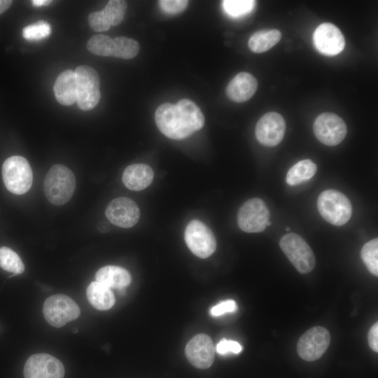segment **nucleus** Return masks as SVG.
<instances>
[{
    "instance_id": "1",
    "label": "nucleus",
    "mask_w": 378,
    "mask_h": 378,
    "mask_svg": "<svg viewBox=\"0 0 378 378\" xmlns=\"http://www.w3.org/2000/svg\"><path fill=\"white\" fill-rule=\"evenodd\" d=\"M159 130L169 139L179 140L188 137L204 125L200 108L191 100L183 99L176 104L164 103L155 113Z\"/></svg>"
},
{
    "instance_id": "2",
    "label": "nucleus",
    "mask_w": 378,
    "mask_h": 378,
    "mask_svg": "<svg viewBox=\"0 0 378 378\" xmlns=\"http://www.w3.org/2000/svg\"><path fill=\"white\" fill-rule=\"evenodd\" d=\"M48 200L55 205L66 204L74 195L76 178L73 172L63 164H55L46 174L43 183Z\"/></svg>"
},
{
    "instance_id": "3",
    "label": "nucleus",
    "mask_w": 378,
    "mask_h": 378,
    "mask_svg": "<svg viewBox=\"0 0 378 378\" xmlns=\"http://www.w3.org/2000/svg\"><path fill=\"white\" fill-rule=\"evenodd\" d=\"M317 207L321 216L336 226L346 224L352 214L349 200L341 192L333 189L326 190L319 195Z\"/></svg>"
},
{
    "instance_id": "4",
    "label": "nucleus",
    "mask_w": 378,
    "mask_h": 378,
    "mask_svg": "<svg viewBox=\"0 0 378 378\" xmlns=\"http://www.w3.org/2000/svg\"><path fill=\"white\" fill-rule=\"evenodd\" d=\"M2 177L7 190L15 195L26 193L32 185L31 166L24 158L20 155L11 156L4 161Z\"/></svg>"
},
{
    "instance_id": "5",
    "label": "nucleus",
    "mask_w": 378,
    "mask_h": 378,
    "mask_svg": "<svg viewBox=\"0 0 378 378\" xmlns=\"http://www.w3.org/2000/svg\"><path fill=\"white\" fill-rule=\"evenodd\" d=\"M279 246L298 272L307 274L314 268V254L299 234L292 232L284 235L280 239Z\"/></svg>"
},
{
    "instance_id": "6",
    "label": "nucleus",
    "mask_w": 378,
    "mask_h": 378,
    "mask_svg": "<svg viewBox=\"0 0 378 378\" xmlns=\"http://www.w3.org/2000/svg\"><path fill=\"white\" fill-rule=\"evenodd\" d=\"M74 71L77 83V104L84 111L92 109L101 97L99 75L95 69L87 65L78 66Z\"/></svg>"
},
{
    "instance_id": "7",
    "label": "nucleus",
    "mask_w": 378,
    "mask_h": 378,
    "mask_svg": "<svg viewBox=\"0 0 378 378\" xmlns=\"http://www.w3.org/2000/svg\"><path fill=\"white\" fill-rule=\"evenodd\" d=\"M43 314L50 325L60 328L66 323L76 319L80 314V309L70 297L57 294L50 296L45 300Z\"/></svg>"
},
{
    "instance_id": "8",
    "label": "nucleus",
    "mask_w": 378,
    "mask_h": 378,
    "mask_svg": "<svg viewBox=\"0 0 378 378\" xmlns=\"http://www.w3.org/2000/svg\"><path fill=\"white\" fill-rule=\"evenodd\" d=\"M270 211L260 198H251L240 207L237 215L239 227L248 233L260 232L267 227Z\"/></svg>"
},
{
    "instance_id": "9",
    "label": "nucleus",
    "mask_w": 378,
    "mask_h": 378,
    "mask_svg": "<svg viewBox=\"0 0 378 378\" xmlns=\"http://www.w3.org/2000/svg\"><path fill=\"white\" fill-rule=\"evenodd\" d=\"M184 238L189 249L197 257L206 258L216 251V241L214 234L199 220H192L188 224Z\"/></svg>"
},
{
    "instance_id": "10",
    "label": "nucleus",
    "mask_w": 378,
    "mask_h": 378,
    "mask_svg": "<svg viewBox=\"0 0 378 378\" xmlns=\"http://www.w3.org/2000/svg\"><path fill=\"white\" fill-rule=\"evenodd\" d=\"M330 343L328 330L321 326H315L307 330L299 339L297 344L298 354L307 361L320 358Z\"/></svg>"
},
{
    "instance_id": "11",
    "label": "nucleus",
    "mask_w": 378,
    "mask_h": 378,
    "mask_svg": "<svg viewBox=\"0 0 378 378\" xmlns=\"http://www.w3.org/2000/svg\"><path fill=\"white\" fill-rule=\"evenodd\" d=\"M313 130L317 139L330 146L340 144L347 132L344 121L332 113L318 115L314 120Z\"/></svg>"
},
{
    "instance_id": "12",
    "label": "nucleus",
    "mask_w": 378,
    "mask_h": 378,
    "mask_svg": "<svg viewBox=\"0 0 378 378\" xmlns=\"http://www.w3.org/2000/svg\"><path fill=\"white\" fill-rule=\"evenodd\" d=\"M23 372L24 378H63L64 368L55 357L40 353L27 360Z\"/></svg>"
},
{
    "instance_id": "13",
    "label": "nucleus",
    "mask_w": 378,
    "mask_h": 378,
    "mask_svg": "<svg viewBox=\"0 0 378 378\" xmlns=\"http://www.w3.org/2000/svg\"><path fill=\"white\" fill-rule=\"evenodd\" d=\"M105 214L112 224L128 228L136 224L140 217V211L134 201L121 197L113 200L108 204Z\"/></svg>"
},
{
    "instance_id": "14",
    "label": "nucleus",
    "mask_w": 378,
    "mask_h": 378,
    "mask_svg": "<svg viewBox=\"0 0 378 378\" xmlns=\"http://www.w3.org/2000/svg\"><path fill=\"white\" fill-rule=\"evenodd\" d=\"M286 131V122L278 113L269 112L258 120L255 126V136L263 146H274L284 138Z\"/></svg>"
},
{
    "instance_id": "15",
    "label": "nucleus",
    "mask_w": 378,
    "mask_h": 378,
    "mask_svg": "<svg viewBox=\"0 0 378 378\" xmlns=\"http://www.w3.org/2000/svg\"><path fill=\"white\" fill-rule=\"evenodd\" d=\"M313 41L316 48L328 56L340 53L345 46L344 37L341 31L329 22L317 27L313 34Z\"/></svg>"
},
{
    "instance_id": "16",
    "label": "nucleus",
    "mask_w": 378,
    "mask_h": 378,
    "mask_svg": "<svg viewBox=\"0 0 378 378\" xmlns=\"http://www.w3.org/2000/svg\"><path fill=\"white\" fill-rule=\"evenodd\" d=\"M185 354L192 365L197 368L206 369L214 360L215 347L209 335L199 334L188 342Z\"/></svg>"
},
{
    "instance_id": "17",
    "label": "nucleus",
    "mask_w": 378,
    "mask_h": 378,
    "mask_svg": "<svg viewBox=\"0 0 378 378\" xmlns=\"http://www.w3.org/2000/svg\"><path fill=\"white\" fill-rule=\"evenodd\" d=\"M258 88L255 77L247 72L237 74L229 83L226 93L227 97L236 102H244L251 99Z\"/></svg>"
},
{
    "instance_id": "18",
    "label": "nucleus",
    "mask_w": 378,
    "mask_h": 378,
    "mask_svg": "<svg viewBox=\"0 0 378 378\" xmlns=\"http://www.w3.org/2000/svg\"><path fill=\"white\" fill-rule=\"evenodd\" d=\"M153 176L154 173L150 166L146 164H133L125 169L122 181L128 189L139 191L151 183Z\"/></svg>"
},
{
    "instance_id": "19",
    "label": "nucleus",
    "mask_w": 378,
    "mask_h": 378,
    "mask_svg": "<svg viewBox=\"0 0 378 378\" xmlns=\"http://www.w3.org/2000/svg\"><path fill=\"white\" fill-rule=\"evenodd\" d=\"M54 92L57 102L64 106L76 102L77 83L75 71L71 69L62 72L54 84Z\"/></svg>"
},
{
    "instance_id": "20",
    "label": "nucleus",
    "mask_w": 378,
    "mask_h": 378,
    "mask_svg": "<svg viewBox=\"0 0 378 378\" xmlns=\"http://www.w3.org/2000/svg\"><path fill=\"white\" fill-rule=\"evenodd\" d=\"M96 281L110 288H125L131 281V276L125 269L113 265L100 268L95 275Z\"/></svg>"
},
{
    "instance_id": "21",
    "label": "nucleus",
    "mask_w": 378,
    "mask_h": 378,
    "mask_svg": "<svg viewBox=\"0 0 378 378\" xmlns=\"http://www.w3.org/2000/svg\"><path fill=\"white\" fill-rule=\"evenodd\" d=\"M86 294L90 303L98 310H108L115 304V296L111 288L97 281L90 284Z\"/></svg>"
},
{
    "instance_id": "22",
    "label": "nucleus",
    "mask_w": 378,
    "mask_h": 378,
    "mask_svg": "<svg viewBox=\"0 0 378 378\" xmlns=\"http://www.w3.org/2000/svg\"><path fill=\"white\" fill-rule=\"evenodd\" d=\"M281 38V33L277 29L260 30L251 36L248 46L252 52L261 53L274 46Z\"/></svg>"
},
{
    "instance_id": "23",
    "label": "nucleus",
    "mask_w": 378,
    "mask_h": 378,
    "mask_svg": "<svg viewBox=\"0 0 378 378\" xmlns=\"http://www.w3.org/2000/svg\"><path fill=\"white\" fill-rule=\"evenodd\" d=\"M317 171L316 164L311 160L298 162L288 172L286 181L290 186H297L311 179Z\"/></svg>"
},
{
    "instance_id": "24",
    "label": "nucleus",
    "mask_w": 378,
    "mask_h": 378,
    "mask_svg": "<svg viewBox=\"0 0 378 378\" xmlns=\"http://www.w3.org/2000/svg\"><path fill=\"white\" fill-rule=\"evenodd\" d=\"M113 50L112 57L132 59L139 51V44L133 38L125 36H118L113 38Z\"/></svg>"
},
{
    "instance_id": "25",
    "label": "nucleus",
    "mask_w": 378,
    "mask_h": 378,
    "mask_svg": "<svg viewBox=\"0 0 378 378\" xmlns=\"http://www.w3.org/2000/svg\"><path fill=\"white\" fill-rule=\"evenodd\" d=\"M0 267L15 275L22 273L24 265L20 256L10 248H0Z\"/></svg>"
},
{
    "instance_id": "26",
    "label": "nucleus",
    "mask_w": 378,
    "mask_h": 378,
    "mask_svg": "<svg viewBox=\"0 0 378 378\" xmlns=\"http://www.w3.org/2000/svg\"><path fill=\"white\" fill-rule=\"evenodd\" d=\"M87 48L94 55L103 57H112L113 41L112 38L106 35H94L88 40Z\"/></svg>"
},
{
    "instance_id": "27",
    "label": "nucleus",
    "mask_w": 378,
    "mask_h": 378,
    "mask_svg": "<svg viewBox=\"0 0 378 378\" xmlns=\"http://www.w3.org/2000/svg\"><path fill=\"white\" fill-rule=\"evenodd\" d=\"M361 258L369 272L378 276V239H373L365 244L360 252Z\"/></svg>"
},
{
    "instance_id": "28",
    "label": "nucleus",
    "mask_w": 378,
    "mask_h": 378,
    "mask_svg": "<svg viewBox=\"0 0 378 378\" xmlns=\"http://www.w3.org/2000/svg\"><path fill=\"white\" fill-rule=\"evenodd\" d=\"M127 3L121 0H111L103 9L111 26H117L123 20Z\"/></svg>"
},
{
    "instance_id": "29",
    "label": "nucleus",
    "mask_w": 378,
    "mask_h": 378,
    "mask_svg": "<svg viewBox=\"0 0 378 378\" xmlns=\"http://www.w3.org/2000/svg\"><path fill=\"white\" fill-rule=\"evenodd\" d=\"M255 3V1L251 0H225L223 1V6L229 15L238 18L250 13Z\"/></svg>"
},
{
    "instance_id": "30",
    "label": "nucleus",
    "mask_w": 378,
    "mask_h": 378,
    "mask_svg": "<svg viewBox=\"0 0 378 378\" xmlns=\"http://www.w3.org/2000/svg\"><path fill=\"white\" fill-rule=\"evenodd\" d=\"M51 33V27L46 21H38L24 27L23 37L29 41H38L48 36Z\"/></svg>"
},
{
    "instance_id": "31",
    "label": "nucleus",
    "mask_w": 378,
    "mask_h": 378,
    "mask_svg": "<svg viewBox=\"0 0 378 378\" xmlns=\"http://www.w3.org/2000/svg\"><path fill=\"white\" fill-rule=\"evenodd\" d=\"M88 22L90 27L95 31H106L111 27L103 10L90 13L88 16Z\"/></svg>"
},
{
    "instance_id": "32",
    "label": "nucleus",
    "mask_w": 378,
    "mask_h": 378,
    "mask_svg": "<svg viewBox=\"0 0 378 378\" xmlns=\"http://www.w3.org/2000/svg\"><path fill=\"white\" fill-rule=\"evenodd\" d=\"M215 349L220 355L225 356L229 354H239L242 351V346L236 341L223 338L217 344Z\"/></svg>"
},
{
    "instance_id": "33",
    "label": "nucleus",
    "mask_w": 378,
    "mask_h": 378,
    "mask_svg": "<svg viewBox=\"0 0 378 378\" xmlns=\"http://www.w3.org/2000/svg\"><path fill=\"white\" fill-rule=\"evenodd\" d=\"M162 10L169 14H176L183 11L188 4L186 0H161L158 1Z\"/></svg>"
},
{
    "instance_id": "34",
    "label": "nucleus",
    "mask_w": 378,
    "mask_h": 378,
    "mask_svg": "<svg viewBox=\"0 0 378 378\" xmlns=\"http://www.w3.org/2000/svg\"><path fill=\"white\" fill-rule=\"evenodd\" d=\"M237 305L233 300H226L217 304L210 309V314L212 316H219L226 313L236 312Z\"/></svg>"
},
{
    "instance_id": "35",
    "label": "nucleus",
    "mask_w": 378,
    "mask_h": 378,
    "mask_svg": "<svg viewBox=\"0 0 378 378\" xmlns=\"http://www.w3.org/2000/svg\"><path fill=\"white\" fill-rule=\"evenodd\" d=\"M368 344L375 352L378 351V323L372 325L368 335Z\"/></svg>"
},
{
    "instance_id": "36",
    "label": "nucleus",
    "mask_w": 378,
    "mask_h": 378,
    "mask_svg": "<svg viewBox=\"0 0 378 378\" xmlns=\"http://www.w3.org/2000/svg\"><path fill=\"white\" fill-rule=\"evenodd\" d=\"M12 3L13 1L9 0H0V14L6 11Z\"/></svg>"
},
{
    "instance_id": "37",
    "label": "nucleus",
    "mask_w": 378,
    "mask_h": 378,
    "mask_svg": "<svg viewBox=\"0 0 378 378\" xmlns=\"http://www.w3.org/2000/svg\"><path fill=\"white\" fill-rule=\"evenodd\" d=\"M52 2V1H48V0H33L31 1V3L35 6H47L50 4Z\"/></svg>"
},
{
    "instance_id": "38",
    "label": "nucleus",
    "mask_w": 378,
    "mask_h": 378,
    "mask_svg": "<svg viewBox=\"0 0 378 378\" xmlns=\"http://www.w3.org/2000/svg\"><path fill=\"white\" fill-rule=\"evenodd\" d=\"M118 293L123 295L125 294V288H120V289H118Z\"/></svg>"
},
{
    "instance_id": "39",
    "label": "nucleus",
    "mask_w": 378,
    "mask_h": 378,
    "mask_svg": "<svg viewBox=\"0 0 378 378\" xmlns=\"http://www.w3.org/2000/svg\"><path fill=\"white\" fill-rule=\"evenodd\" d=\"M72 332H73L74 333H77V332H78V329L74 328L72 329Z\"/></svg>"
},
{
    "instance_id": "40",
    "label": "nucleus",
    "mask_w": 378,
    "mask_h": 378,
    "mask_svg": "<svg viewBox=\"0 0 378 378\" xmlns=\"http://www.w3.org/2000/svg\"><path fill=\"white\" fill-rule=\"evenodd\" d=\"M272 225V223L269 220L267 223V226H270Z\"/></svg>"
},
{
    "instance_id": "41",
    "label": "nucleus",
    "mask_w": 378,
    "mask_h": 378,
    "mask_svg": "<svg viewBox=\"0 0 378 378\" xmlns=\"http://www.w3.org/2000/svg\"><path fill=\"white\" fill-rule=\"evenodd\" d=\"M286 230L287 232H289V231H290V227H286Z\"/></svg>"
}]
</instances>
